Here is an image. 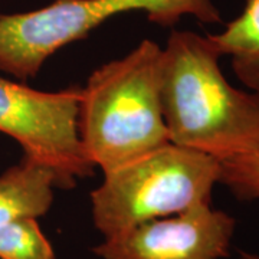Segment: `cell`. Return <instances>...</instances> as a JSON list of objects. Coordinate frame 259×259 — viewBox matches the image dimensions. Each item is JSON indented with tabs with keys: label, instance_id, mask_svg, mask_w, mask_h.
<instances>
[{
	"label": "cell",
	"instance_id": "cell-1",
	"mask_svg": "<svg viewBox=\"0 0 259 259\" xmlns=\"http://www.w3.org/2000/svg\"><path fill=\"white\" fill-rule=\"evenodd\" d=\"M210 36L171 30L161 49L160 97L170 143L222 161L259 148V93L229 83Z\"/></svg>",
	"mask_w": 259,
	"mask_h": 259
},
{
	"label": "cell",
	"instance_id": "cell-2",
	"mask_svg": "<svg viewBox=\"0 0 259 259\" xmlns=\"http://www.w3.org/2000/svg\"><path fill=\"white\" fill-rule=\"evenodd\" d=\"M161 48L144 39L102 65L82 87L78 131L87 158L102 173L170 143L160 97Z\"/></svg>",
	"mask_w": 259,
	"mask_h": 259
},
{
	"label": "cell",
	"instance_id": "cell-3",
	"mask_svg": "<svg viewBox=\"0 0 259 259\" xmlns=\"http://www.w3.org/2000/svg\"><path fill=\"white\" fill-rule=\"evenodd\" d=\"M219 171L214 157L167 143L104 173L91 193L94 225L105 239L139 223L212 203Z\"/></svg>",
	"mask_w": 259,
	"mask_h": 259
},
{
	"label": "cell",
	"instance_id": "cell-4",
	"mask_svg": "<svg viewBox=\"0 0 259 259\" xmlns=\"http://www.w3.org/2000/svg\"><path fill=\"white\" fill-rule=\"evenodd\" d=\"M134 10L146 12L161 28H173L185 16L202 23L222 22L213 0H54L40 9L0 15V74L26 82L59 49Z\"/></svg>",
	"mask_w": 259,
	"mask_h": 259
},
{
	"label": "cell",
	"instance_id": "cell-5",
	"mask_svg": "<svg viewBox=\"0 0 259 259\" xmlns=\"http://www.w3.org/2000/svg\"><path fill=\"white\" fill-rule=\"evenodd\" d=\"M82 87L37 91L0 75V133L23 150V157L49 168L58 189H72L93 175L78 131Z\"/></svg>",
	"mask_w": 259,
	"mask_h": 259
},
{
	"label": "cell",
	"instance_id": "cell-6",
	"mask_svg": "<svg viewBox=\"0 0 259 259\" xmlns=\"http://www.w3.org/2000/svg\"><path fill=\"white\" fill-rule=\"evenodd\" d=\"M236 221L212 203L139 223L94 248L101 259H223Z\"/></svg>",
	"mask_w": 259,
	"mask_h": 259
},
{
	"label": "cell",
	"instance_id": "cell-7",
	"mask_svg": "<svg viewBox=\"0 0 259 259\" xmlns=\"http://www.w3.org/2000/svg\"><path fill=\"white\" fill-rule=\"evenodd\" d=\"M55 175L45 166L22 158L0 175V226L22 218H40L54 203Z\"/></svg>",
	"mask_w": 259,
	"mask_h": 259
},
{
	"label": "cell",
	"instance_id": "cell-8",
	"mask_svg": "<svg viewBox=\"0 0 259 259\" xmlns=\"http://www.w3.org/2000/svg\"><path fill=\"white\" fill-rule=\"evenodd\" d=\"M209 36L223 56H231L238 79L250 91L259 93V0H246L239 16L221 33Z\"/></svg>",
	"mask_w": 259,
	"mask_h": 259
},
{
	"label": "cell",
	"instance_id": "cell-9",
	"mask_svg": "<svg viewBox=\"0 0 259 259\" xmlns=\"http://www.w3.org/2000/svg\"><path fill=\"white\" fill-rule=\"evenodd\" d=\"M0 259H56V256L36 218H22L0 226Z\"/></svg>",
	"mask_w": 259,
	"mask_h": 259
},
{
	"label": "cell",
	"instance_id": "cell-10",
	"mask_svg": "<svg viewBox=\"0 0 259 259\" xmlns=\"http://www.w3.org/2000/svg\"><path fill=\"white\" fill-rule=\"evenodd\" d=\"M219 183L226 186L236 199L259 200V148L219 161Z\"/></svg>",
	"mask_w": 259,
	"mask_h": 259
},
{
	"label": "cell",
	"instance_id": "cell-11",
	"mask_svg": "<svg viewBox=\"0 0 259 259\" xmlns=\"http://www.w3.org/2000/svg\"><path fill=\"white\" fill-rule=\"evenodd\" d=\"M241 259H259V255L249 253V252H241Z\"/></svg>",
	"mask_w": 259,
	"mask_h": 259
}]
</instances>
